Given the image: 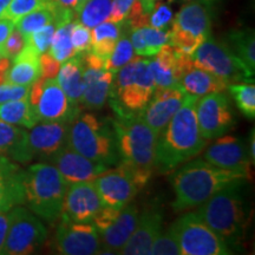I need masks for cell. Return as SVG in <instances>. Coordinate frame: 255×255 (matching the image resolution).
I'll use <instances>...</instances> for the list:
<instances>
[{"label":"cell","instance_id":"1","mask_svg":"<svg viewBox=\"0 0 255 255\" xmlns=\"http://www.w3.org/2000/svg\"><path fill=\"white\" fill-rule=\"evenodd\" d=\"M197 96L186 94L182 105L169 121L156 143V164L161 173H169L190 161L206 148L196 120Z\"/></svg>","mask_w":255,"mask_h":255},{"label":"cell","instance_id":"2","mask_svg":"<svg viewBox=\"0 0 255 255\" xmlns=\"http://www.w3.org/2000/svg\"><path fill=\"white\" fill-rule=\"evenodd\" d=\"M247 178L248 176L240 171L219 168L206 159H194L170 177L175 193L173 209L184 212L201 206L222 188Z\"/></svg>","mask_w":255,"mask_h":255},{"label":"cell","instance_id":"3","mask_svg":"<svg viewBox=\"0 0 255 255\" xmlns=\"http://www.w3.org/2000/svg\"><path fill=\"white\" fill-rule=\"evenodd\" d=\"M245 180L228 184L200 206L199 215L229 248H240L247 226V212L241 187Z\"/></svg>","mask_w":255,"mask_h":255},{"label":"cell","instance_id":"4","mask_svg":"<svg viewBox=\"0 0 255 255\" xmlns=\"http://www.w3.org/2000/svg\"><path fill=\"white\" fill-rule=\"evenodd\" d=\"M24 203L47 222L60 218L69 183L50 162H39L24 170Z\"/></svg>","mask_w":255,"mask_h":255},{"label":"cell","instance_id":"5","mask_svg":"<svg viewBox=\"0 0 255 255\" xmlns=\"http://www.w3.org/2000/svg\"><path fill=\"white\" fill-rule=\"evenodd\" d=\"M116 136L120 163L154 171L158 135L138 113H119L111 120Z\"/></svg>","mask_w":255,"mask_h":255},{"label":"cell","instance_id":"6","mask_svg":"<svg viewBox=\"0 0 255 255\" xmlns=\"http://www.w3.org/2000/svg\"><path fill=\"white\" fill-rule=\"evenodd\" d=\"M68 145L97 163L108 167L120 163L113 124L92 114L79 113L69 123Z\"/></svg>","mask_w":255,"mask_h":255},{"label":"cell","instance_id":"7","mask_svg":"<svg viewBox=\"0 0 255 255\" xmlns=\"http://www.w3.org/2000/svg\"><path fill=\"white\" fill-rule=\"evenodd\" d=\"M155 91L149 60L133 56L116 72L110 90V104L115 114L139 113Z\"/></svg>","mask_w":255,"mask_h":255},{"label":"cell","instance_id":"8","mask_svg":"<svg viewBox=\"0 0 255 255\" xmlns=\"http://www.w3.org/2000/svg\"><path fill=\"white\" fill-rule=\"evenodd\" d=\"M190 56L195 68L213 73L226 84L254 83V72L235 56L226 41L207 38Z\"/></svg>","mask_w":255,"mask_h":255},{"label":"cell","instance_id":"9","mask_svg":"<svg viewBox=\"0 0 255 255\" xmlns=\"http://www.w3.org/2000/svg\"><path fill=\"white\" fill-rule=\"evenodd\" d=\"M31 129L8 154V157L18 163L25 164L32 159L50 162L57 152L68 145V123L41 122Z\"/></svg>","mask_w":255,"mask_h":255},{"label":"cell","instance_id":"10","mask_svg":"<svg viewBox=\"0 0 255 255\" xmlns=\"http://www.w3.org/2000/svg\"><path fill=\"white\" fill-rule=\"evenodd\" d=\"M115 169H108L94 182L104 206L122 209L133 200L150 180L152 171L137 169L119 163Z\"/></svg>","mask_w":255,"mask_h":255},{"label":"cell","instance_id":"11","mask_svg":"<svg viewBox=\"0 0 255 255\" xmlns=\"http://www.w3.org/2000/svg\"><path fill=\"white\" fill-rule=\"evenodd\" d=\"M181 255H229L233 251L205 222L199 213H187L169 228Z\"/></svg>","mask_w":255,"mask_h":255},{"label":"cell","instance_id":"12","mask_svg":"<svg viewBox=\"0 0 255 255\" xmlns=\"http://www.w3.org/2000/svg\"><path fill=\"white\" fill-rule=\"evenodd\" d=\"M47 231L34 213L24 207L8 210V231L2 254L26 255L33 253L44 244Z\"/></svg>","mask_w":255,"mask_h":255},{"label":"cell","instance_id":"13","mask_svg":"<svg viewBox=\"0 0 255 255\" xmlns=\"http://www.w3.org/2000/svg\"><path fill=\"white\" fill-rule=\"evenodd\" d=\"M195 111L199 130L207 141L223 136L235 124L227 96L222 92L201 96L196 101Z\"/></svg>","mask_w":255,"mask_h":255},{"label":"cell","instance_id":"14","mask_svg":"<svg viewBox=\"0 0 255 255\" xmlns=\"http://www.w3.org/2000/svg\"><path fill=\"white\" fill-rule=\"evenodd\" d=\"M55 246L57 252L63 255L100 254L101 235L92 223L62 219L56 231Z\"/></svg>","mask_w":255,"mask_h":255},{"label":"cell","instance_id":"15","mask_svg":"<svg viewBox=\"0 0 255 255\" xmlns=\"http://www.w3.org/2000/svg\"><path fill=\"white\" fill-rule=\"evenodd\" d=\"M103 207V201L92 181L70 183L60 218L72 222L92 223Z\"/></svg>","mask_w":255,"mask_h":255},{"label":"cell","instance_id":"16","mask_svg":"<svg viewBox=\"0 0 255 255\" xmlns=\"http://www.w3.org/2000/svg\"><path fill=\"white\" fill-rule=\"evenodd\" d=\"M186 94L187 92L184 91L182 85L155 89L149 103L138 113L139 116L159 135L167 127L169 121L173 119L176 111L180 109Z\"/></svg>","mask_w":255,"mask_h":255},{"label":"cell","instance_id":"17","mask_svg":"<svg viewBox=\"0 0 255 255\" xmlns=\"http://www.w3.org/2000/svg\"><path fill=\"white\" fill-rule=\"evenodd\" d=\"M81 110L79 105H75L69 100L57 79H45L43 92L36 108L39 122H63L69 124L81 113Z\"/></svg>","mask_w":255,"mask_h":255},{"label":"cell","instance_id":"18","mask_svg":"<svg viewBox=\"0 0 255 255\" xmlns=\"http://www.w3.org/2000/svg\"><path fill=\"white\" fill-rule=\"evenodd\" d=\"M205 159L219 168L240 171L248 177L251 175L248 151L245 143L237 137H218V139L206 150Z\"/></svg>","mask_w":255,"mask_h":255},{"label":"cell","instance_id":"19","mask_svg":"<svg viewBox=\"0 0 255 255\" xmlns=\"http://www.w3.org/2000/svg\"><path fill=\"white\" fill-rule=\"evenodd\" d=\"M50 163H52L58 169L59 173L69 184L94 181L102 173L109 169L108 165L91 161L73 150L69 145L64 146L62 150L57 152L51 158Z\"/></svg>","mask_w":255,"mask_h":255},{"label":"cell","instance_id":"20","mask_svg":"<svg viewBox=\"0 0 255 255\" xmlns=\"http://www.w3.org/2000/svg\"><path fill=\"white\" fill-rule=\"evenodd\" d=\"M212 4L203 1H188L178 11L171 28L203 43L212 32Z\"/></svg>","mask_w":255,"mask_h":255},{"label":"cell","instance_id":"21","mask_svg":"<svg viewBox=\"0 0 255 255\" xmlns=\"http://www.w3.org/2000/svg\"><path fill=\"white\" fill-rule=\"evenodd\" d=\"M162 227H163V215L158 209L151 208L144 210L138 216V221L131 237L129 238L119 254H149L151 245L162 233Z\"/></svg>","mask_w":255,"mask_h":255},{"label":"cell","instance_id":"22","mask_svg":"<svg viewBox=\"0 0 255 255\" xmlns=\"http://www.w3.org/2000/svg\"><path fill=\"white\" fill-rule=\"evenodd\" d=\"M138 209L135 205H127L113 225L101 234L102 248L100 254H119L135 231L138 221Z\"/></svg>","mask_w":255,"mask_h":255},{"label":"cell","instance_id":"23","mask_svg":"<svg viewBox=\"0 0 255 255\" xmlns=\"http://www.w3.org/2000/svg\"><path fill=\"white\" fill-rule=\"evenodd\" d=\"M24 170L7 156L0 155V210L8 212L24 203Z\"/></svg>","mask_w":255,"mask_h":255},{"label":"cell","instance_id":"24","mask_svg":"<svg viewBox=\"0 0 255 255\" xmlns=\"http://www.w3.org/2000/svg\"><path fill=\"white\" fill-rule=\"evenodd\" d=\"M114 73L107 70L84 69V90L82 104L91 110L104 107L110 96Z\"/></svg>","mask_w":255,"mask_h":255},{"label":"cell","instance_id":"25","mask_svg":"<svg viewBox=\"0 0 255 255\" xmlns=\"http://www.w3.org/2000/svg\"><path fill=\"white\" fill-rule=\"evenodd\" d=\"M84 63L82 55H76L62 63L58 78L60 88L75 105L82 104L83 90H84Z\"/></svg>","mask_w":255,"mask_h":255},{"label":"cell","instance_id":"26","mask_svg":"<svg viewBox=\"0 0 255 255\" xmlns=\"http://www.w3.org/2000/svg\"><path fill=\"white\" fill-rule=\"evenodd\" d=\"M39 56L32 47L25 44L24 49L13 59L6 73V83L18 85H30L40 78Z\"/></svg>","mask_w":255,"mask_h":255},{"label":"cell","instance_id":"27","mask_svg":"<svg viewBox=\"0 0 255 255\" xmlns=\"http://www.w3.org/2000/svg\"><path fill=\"white\" fill-rule=\"evenodd\" d=\"M175 63H176V50L169 44L162 46L155 55V58L149 60V69L155 89L181 85L175 77Z\"/></svg>","mask_w":255,"mask_h":255},{"label":"cell","instance_id":"28","mask_svg":"<svg viewBox=\"0 0 255 255\" xmlns=\"http://www.w3.org/2000/svg\"><path fill=\"white\" fill-rule=\"evenodd\" d=\"M128 25L126 21L122 23H111L103 21L94 27L91 31V51L103 58L105 62L109 59L116 46L117 40L126 32Z\"/></svg>","mask_w":255,"mask_h":255},{"label":"cell","instance_id":"29","mask_svg":"<svg viewBox=\"0 0 255 255\" xmlns=\"http://www.w3.org/2000/svg\"><path fill=\"white\" fill-rule=\"evenodd\" d=\"M180 84L182 85L184 91L197 97L212 92H223L228 87V84L215 75L206 70L197 69L195 66L184 73L183 77L180 79Z\"/></svg>","mask_w":255,"mask_h":255},{"label":"cell","instance_id":"30","mask_svg":"<svg viewBox=\"0 0 255 255\" xmlns=\"http://www.w3.org/2000/svg\"><path fill=\"white\" fill-rule=\"evenodd\" d=\"M131 45L137 56H155L162 46L168 44L169 30L145 26L131 30Z\"/></svg>","mask_w":255,"mask_h":255},{"label":"cell","instance_id":"31","mask_svg":"<svg viewBox=\"0 0 255 255\" xmlns=\"http://www.w3.org/2000/svg\"><path fill=\"white\" fill-rule=\"evenodd\" d=\"M0 121L27 129L39 123L36 110L28 103L27 98L0 103Z\"/></svg>","mask_w":255,"mask_h":255},{"label":"cell","instance_id":"32","mask_svg":"<svg viewBox=\"0 0 255 255\" xmlns=\"http://www.w3.org/2000/svg\"><path fill=\"white\" fill-rule=\"evenodd\" d=\"M227 44L235 56L241 60L252 72L255 71V38L251 28L233 30L228 33Z\"/></svg>","mask_w":255,"mask_h":255},{"label":"cell","instance_id":"33","mask_svg":"<svg viewBox=\"0 0 255 255\" xmlns=\"http://www.w3.org/2000/svg\"><path fill=\"white\" fill-rule=\"evenodd\" d=\"M57 5H58V2L55 1V0H50L46 5L41 6V7L19 18L14 23V26L25 37L28 36L32 32L46 26V25L55 23Z\"/></svg>","mask_w":255,"mask_h":255},{"label":"cell","instance_id":"34","mask_svg":"<svg viewBox=\"0 0 255 255\" xmlns=\"http://www.w3.org/2000/svg\"><path fill=\"white\" fill-rule=\"evenodd\" d=\"M73 23L75 21L57 25L52 40H51L49 53L60 63L76 56L75 49L71 43V28Z\"/></svg>","mask_w":255,"mask_h":255},{"label":"cell","instance_id":"35","mask_svg":"<svg viewBox=\"0 0 255 255\" xmlns=\"http://www.w3.org/2000/svg\"><path fill=\"white\" fill-rule=\"evenodd\" d=\"M113 0H89L77 12L78 21L89 28H94L108 20Z\"/></svg>","mask_w":255,"mask_h":255},{"label":"cell","instance_id":"36","mask_svg":"<svg viewBox=\"0 0 255 255\" xmlns=\"http://www.w3.org/2000/svg\"><path fill=\"white\" fill-rule=\"evenodd\" d=\"M227 89L234 98L238 109L248 120L255 117V87L254 83L229 84Z\"/></svg>","mask_w":255,"mask_h":255},{"label":"cell","instance_id":"37","mask_svg":"<svg viewBox=\"0 0 255 255\" xmlns=\"http://www.w3.org/2000/svg\"><path fill=\"white\" fill-rule=\"evenodd\" d=\"M133 57V49L128 37L127 31L123 32L122 36L117 40L116 46L109 57V59L105 63V70L110 71L111 73H116L120 69H122L127 63H129Z\"/></svg>","mask_w":255,"mask_h":255},{"label":"cell","instance_id":"38","mask_svg":"<svg viewBox=\"0 0 255 255\" xmlns=\"http://www.w3.org/2000/svg\"><path fill=\"white\" fill-rule=\"evenodd\" d=\"M26 131L20 128L0 121V155L7 156Z\"/></svg>","mask_w":255,"mask_h":255},{"label":"cell","instance_id":"39","mask_svg":"<svg viewBox=\"0 0 255 255\" xmlns=\"http://www.w3.org/2000/svg\"><path fill=\"white\" fill-rule=\"evenodd\" d=\"M56 30V24H49L39 30L32 32L28 36H25V44L32 47L38 55L46 52L51 45L53 33Z\"/></svg>","mask_w":255,"mask_h":255},{"label":"cell","instance_id":"40","mask_svg":"<svg viewBox=\"0 0 255 255\" xmlns=\"http://www.w3.org/2000/svg\"><path fill=\"white\" fill-rule=\"evenodd\" d=\"M50 0H11L2 18H7L13 23L23 15L46 5Z\"/></svg>","mask_w":255,"mask_h":255},{"label":"cell","instance_id":"41","mask_svg":"<svg viewBox=\"0 0 255 255\" xmlns=\"http://www.w3.org/2000/svg\"><path fill=\"white\" fill-rule=\"evenodd\" d=\"M71 43L76 55H84L91 50L90 28L79 21H75L71 28Z\"/></svg>","mask_w":255,"mask_h":255},{"label":"cell","instance_id":"42","mask_svg":"<svg viewBox=\"0 0 255 255\" xmlns=\"http://www.w3.org/2000/svg\"><path fill=\"white\" fill-rule=\"evenodd\" d=\"M149 254L152 255H181V250L178 246L176 239L171 232L167 231L164 234H159L154 244L151 245Z\"/></svg>","mask_w":255,"mask_h":255},{"label":"cell","instance_id":"43","mask_svg":"<svg viewBox=\"0 0 255 255\" xmlns=\"http://www.w3.org/2000/svg\"><path fill=\"white\" fill-rule=\"evenodd\" d=\"M173 9L163 2H156L149 18V26L155 28H165L173 20Z\"/></svg>","mask_w":255,"mask_h":255},{"label":"cell","instance_id":"44","mask_svg":"<svg viewBox=\"0 0 255 255\" xmlns=\"http://www.w3.org/2000/svg\"><path fill=\"white\" fill-rule=\"evenodd\" d=\"M25 46V37L19 30H14L9 33L7 39H6L4 47H2V57L13 60L17 57L20 51Z\"/></svg>","mask_w":255,"mask_h":255},{"label":"cell","instance_id":"45","mask_svg":"<svg viewBox=\"0 0 255 255\" xmlns=\"http://www.w3.org/2000/svg\"><path fill=\"white\" fill-rule=\"evenodd\" d=\"M28 91H30V87H27V85L4 83V84L0 85V103L27 98Z\"/></svg>","mask_w":255,"mask_h":255},{"label":"cell","instance_id":"46","mask_svg":"<svg viewBox=\"0 0 255 255\" xmlns=\"http://www.w3.org/2000/svg\"><path fill=\"white\" fill-rule=\"evenodd\" d=\"M121 209L113 208V207L104 206L103 208L94 219L92 221V225L95 226V228L97 229V232L100 233V235L103 233L105 229H108L113 225L115 220L117 219V216L120 215Z\"/></svg>","mask_w":255,"mask_h":255},{"label":"cell","instance_id":"47","mask_svg":"<svg viewBox=\"0 0 255 255\" xmlns=\"http://www.w3.org/2000/svg\"><path fill=\"white\" fill-rule=\"evenodd\" d=\"M40 64V78L50 79L56 78L60 69V62L55 57H52L49 52H44L39 56Z\"/></svg>","mask_w":255,"mask_h":255},{"label":"cell","instance_id":"48","mask_svg":"<svg viewBox=\"0 0 255 255\" xmlns=\"http://www.w3.org/2000/svg\"><path fill=\"white\" fill-rule=\"evenodd\" d=\"M135 0H113L109 21L111 23H122L126 20L128 12Z\"/></svg>","mask_w":255,"mask_h":255},{"label":"cell","instance_id":"49","mask_svg":"<svg viewBox=\"0 0 255 255\" xmlns=\"http://www.w3.org/2000/svg\"><path fill=\"white\" fill-rule=\"evenodd\" d=\"M44 82H45V79L38 78L37 81H34L30 85V91H28L27 100H28V103H30V105L34 110H36L38 102H39V98L41 96V92H43Z\"/></svg>","mask_w":255,"mask_h":255},{"label":"cell","instance_id":"50","mask_svg":"<svg viewBox=\"0 0 255 255\" xmlns=\"http://www.w3.org/2000/svg\"><path fill=\"white\" fill-rule=\"evenodd\" d=\"M14 23L7 18H0V55L2 56V47L9 33L13 31Z\"/></svg>","mask_w":255,"mask_h":255},{"label":"cell","instance_id":"51","mask_svg":"<svg viewBox=\"0 0 255 255\" xmlns=\"http://www.w3.org/2000/svg\"><path fill=\"white\" fill-rule=\"evenodd\" d=\"M8 231V212L0 210V254H2Z\"/></svg>","mask_w":255,"mask_h":255},{"label":"cell","instance_id":"52","mask_svg":"<svg viewBox=\"0 0 255 255\" xmlns=\"http://www.w3.org/2000/svg\"><path fill=\"white\" fill-rule=\"evenodd\" d=\"M9 66H11L9 59L5 58V57H1V58H0V85L6 83V73H7Z\"/></svg>","mask_w":255,"mask_h":255},{"label":"cell","instance_id":"53","mask_svg":"<svg viewBox=\"0 0 255 255\" xmlns=\"http://www.w3.org/2000/svg\"><path fill=\"white\" fill-rule=\"evenodd\" d=\"M248 156H250V161L252 164H254L255 162V135H254V129L251 131L250 135V148H248Z\"/></svg>","mask_w":255,"mask_h":255},{"label":"cell","instance_id":"54","mask_svg":"<svg viewBox=\"0 0 255 255\" xmlns=\"http://www.w3.org/2000/svg\"><path fill=\"white\" fill-rule=\"evenodd\" d=\"M55 1L58 2L59 5L65 6V7L75 9L76 6L78 4V0H55Z\"/></svg>","mask_w":255,"mask_h":255},{"label":"cell","instance_id":"55","mask_svg":"<svg viewBox=\"0 0 255 255\" xmlns=\"http://www.w3.org/2000/svg\"><path fill=\"white\" fill-rule=\"evenodd\" d=\"M9 1H11V0H0V18H2V15H4Z\"/></svg>","mask_w":255,"mask_h":255},{"label":"cell","instance_id":"56","mask_svg":"<svg viewBox=\"0 0 255 255\" xmlns=\"http://www.w3.org/2000/svg\"><path fill=\"white\" fill-rule=\"evenodd\" d=\"M87 1H89V0H78V4H77V6H76V8H75V13H77L79 9H81L83 6L85 5V2H87Z\"/></svg>","mask_w":255,"mask_h":255},{"label":"cell","instance_id":"57","mask_svg":"<svg viewBox=\"0 0 255 255\" xmlns=\"http://www.w3.org/2000/svg\"><path fill=\"white\" fill-rule=\"evenodd\" d=\"M184 1H203V2H207V4H214L216 0H184Z\"/></svg>","mask_w":255,"mask_h":255},{"label":"cell","instance_id":"58","mask_svg":"<svg viewBox=\"0 0 255 255\" xmlns=\"http://www.w3.org/2000/svg\"><path fill=\"white\" fill-rule=\"evenodd\" d=\"M1 57H2V56H1V55H0V58H1Z\"/></svg>","mask_w":255,"mask_h":255}]
</instances>
